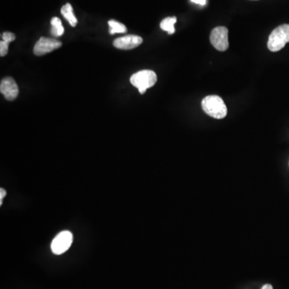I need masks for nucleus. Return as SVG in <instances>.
Masks as SVG:
<instances>
[{
    "label": "nucleus",
    "instance_id": "obj_1",
    "mask_svg": "<svg viewBox=\"0 0 289 289\" xmlns=\"http://www.w3.org/2000/svg\"><path fill=\"white\" fill-rule=\"evenodd\" d=\"M202 107L207 114L215 119H223L227 113V108L224 101L219 96L206 97L202 101Z\"/></svg>",
    "mask_w": 289,
    "mask_h": 289
},
{
    "label": "nucleus",
    "instance_id": "obj_2",
    "mask_svg": "<svg viewBox=\"0 0 289 289\" xmlns=\"http://www.w3.org/2000/svg\"><path fill=\"white\" fill-rule=\"evenodd\" d=\"M289 42V24H282L272 31L268 38V48L271 51H280Z\"/></svg>",
    "mask_w": 289,
    "mask_h": 289
},
{
    "label": "nucleus",
    "instance_id": "obj_3",
    "mask_svg": "<svg viewBox=\"0 0 289 289\" xmlns=\"http://www.w3.org/2000/svg\"><path fill=\"white\" fill-rule=\"evenodd\" d=\"M157 75L154 71L141 70L130 77V82L137 88L139 93L144 94L147 89L153 87L157 82Z\"/></svg>",
    "mask_w": 289,
    "mask_h": 289
},
{
    "label": "nucleus",
    "instance_id": "obj_4",
    "mask_svg": "<svg viewBox=\"0 0 289 289\" xmlns=\"http://www.w3.org/2000/svg\"><path fill=\"white\" fill-rule=\"evenodd\" d=\"M73 241V236L69 230L60 232L51 242V251L55 255H61L69 249Z\"/></svg>",
    "mask_w": 289,
    "mask_h": 289
},
{
    "label": "nucleus",
    "instance_id": "obj_5",
    "mask_svg": "<svg viewBox=\"0 0 289 289\" xmlns=\"http://www.w3.org/2000/svg\"><path fill=\"white\" fill-rule=\"evenodd\" d=\"M210 40L218 51H226L229 48L228 30L225 27H215L211 32Z\"/></svg>",
    "mask_w": 289,
    "mask_h": 289
},
{
    "label": "nucleus",
    "instance_id": "obj_6",
    "mask_svg": "<svg viewBox=\"0 0 289 289\" xmlns=\"http://www.w3.org/2000/svg\"><path fill=\"white\" fill-rule=\"evenodd\" d=\"M61 46L62 43L60 42L59 40L53 38L41 37L35 45L34 54L38 56L44 55L61 48Z\"/></svg>",
    "mask_w": 289,
    "mask_h": 289
},
{
    "label": "nucleus",
    "instance_id": "obj_7",
    "mask_svg": "<svg viewBox=\"0 0 289 289\" xmlns=\"http://www.w3.org/2000/svg\"><path fill=\"white\" fill-rule=\"evenodd\" d=\"M142 38L135 35L128 36L116 39L113 42V46L118 49L130 50L137 48L142 43Z\"/></svg>",
    "mask_w": 289,
    "mask_h": 289
},
{
    "label": "nucleus",
    "instance_id": "obj_8",
    "mask_svg": "<svg viewBox=\"0 0 289 289\" xmlns=\"http://www.w3.org/2000/svg\"><path fill=\"white\" fill-rule=\"evenodd\" d=\"M0 92L7 100L14 101L19 94V88L12 77H6L1 81Z\"/></svg>",
    "mask_w": 289,
    "mask_h": 289
},
{
    "label": "nucleus",
    "instance_id": "obj_9",
    "mask_svg": "<svg viewBox=\"0 0 289 289\" xmlns=\"http://www.w3.org/2000/svg\"><path fill=\"white\" fill-rule=\"evenodd\" d=\"M61 12L65 19H67L70 23L71 26L76 27V24H77V19L73 13L72 5L70 4H65V6L61 8Z\"/></svg>",
    "mask_w": 289,
    "mask_h": 289
},
{
    "label": "nucleus",
    "instance_id": "obj_10",
    "mask_svg": "<svg viewBox=\"0 0 289 289\" xmlns=\"http://www.w3.org/2000/svg\"><path fill=\"white\" fill-rule=\"evenodd\" d=\"M51 34L54 37H60L65 33V28H64L61 19L57 17H53L51 19Z\"/></svg>",
    "mask_w": 289,
    "mask_h": 289
},
{
    "label": "nucleus",
    "instance_id": "obj_11",
    "mask_svg": "<svg viewBox=\"0 0 289 289\" xmlns=\"http://www.w3.org/2000/svg\"><path fill=\"white\" fill-rule=\"evenodd\" d=\"M176 22H177V18L176 17L166 18L160 23V27L162 30L167 32L168 34H174L175 33V24Z\"/></svg>",
    "mask_w": 289,
    "mask_h": 289
},
{
    "label": "nucleus",
    "instance_id": "obj_12",
    "mask_svg": "<svg viewBox=\"0 0 289 289\" xmlns=\"http://www.w3.org/2000/svg\"><path fill=\"white\" fill-rule=\"evenodd\" d=\"M108 23L109 26V33L111 35H114L116 33H126L127 32L126 26L116 20H109Z\"/></svg>",
    "mask_w": 289,
    "mask_h": 289
},
{
    "label": "nucleus",
    "instance_id": "obj_13",
    "mask_svg": "<svg viewBox=\"0 0 289 289\" xmlns=\"http://www.w3.org/2000/svg\"><path fill=\"white\" fill-rule=\"evenodd\" d=\"M8 47H9V43L5 42L4 40L0 42V55L2 57L8 54Z\"/></svg>",
    "mask_w": 289,
    "mask_h": 289
},
{
    "label": "nucleus",
    "instance_id": "obj_14",
    "mask_svg": "<svg viewBox=\"0 0 289 289\" xmlns=\"http://www.w3.org/2000/svg\"><path fill=\"white\" fill-rule=\"evenodd\" d=\"M3 40L5 41L7 43H11L13 41V40H15V34L12 33H4L3 34Z\"/></svg>",
    "mask_w": 289,
    "mask_h": 289
},
{
    "label": "nucleus",
    "instance_id": "obj_15",
    "mask_svg": "<svg viewBox=\"0 0 289 289\" xmlns=\"http://www.w3.org/2000/svg\"><path fill=\"white\" fill-rule=\"evenodd\" d=\"M6 190H4V188L0 189V205H2L3 199H4V197L6 196Z\"/></svg>",
    "mask_w": 289,
    "mask_h": 289
},
{
    "label": "nucleus",
    "instance_id": "obj_16",
    "mask_svg": "<svg viewBox=\"0 0 289 289\" xmlns=\"http://www.w3.org/2000/svg\"><path fill=\"white\" fill-rule=\"evenodd\" d=\"M190 1L194 3V4L202 5V6H204L207 4V0H190Z\"/></svg>",
    "mask_w": 289,
    "mask_h": 289
},
{
    "label": "nucleus",
    "instance_id": "obj_17",
    "mask_svg": "<svg viewBox=\"0 0 289 289\" xmlns=\"http://www.w3.org/2000/svg\"><path fill=\"white\" fill-rule=\"evenodd\" d=\"M261 289H273V287H272V286L269 284V283H267V284H265V285L263 286Z\"/></svg>",
    "mask_w": 289,
    "mask_h": 289
}]
</instances>
